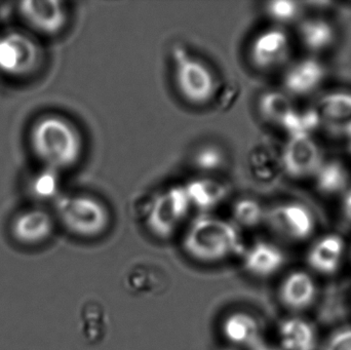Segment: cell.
<instances>
[{
	"label": "cell",
	"instance_id": "6da1fadb",
	"mask_svg": "<svg viewBox=\"0 0 351 350\" xmlns=\"http://www.w3.org/2000/svg\"><path fill=\"white\" fill-rule=\"evenodd\" d=\"M29 144L45 168L59 172L72 168L82 156V137L73 125L59 115L37 119L29 132Z\"/></svg>",
	"mask_w": 351,
	"mask_h": 350
},
{
	"label": "cell",
	"instance_id": "7a4b0ae2",
	"mask_svg": "<svg viewBox=\"0 0 351 350\" xmlns=\"http://www.w3.org/2000/svg\"><path fill=\"white\" fill-rule=\"evenodd\" d=\"M182 246L190 258L204 264L241 256L245 248L241 232L232 222L212 216L194 219L184 234Z\"/></svg>",
	"mask_w": 351,
	"mask_h": 350
},
{
	"label": "cell",
	"instance_id": "3957f363",
	"mask_svg": "<svg viewBox=\"0 0 351 350\" xmlns=\"http://www.w3.org/2000/svg\"><path fill=\"white\" fill-rule=\"evenodd\" d=\"M55 209L61 225L78 238L100 236L110 224L106 205L90 195H63L56 201Z\"/></svg>",
	"mask_w": 351,
	"mask_h": 350
},
{
	"label": "cell",
	"instance_id": "277c9868",
	"mask_svg": "<svg viewBox=\"0 0 351 350\" xmlns=\"http://www.w3.org/2000/svg\"><path fill=\"white\" fill-rule=\"evenodd\" d=\"M176 86L181 96L194 105L210 102L216 92L212 70L182 45L172 49Z\"/></svg>",
	"mask_w": 351,
	"mask_h": 350
},
{
	"label": "cell",
	"instance_id": "5b68a950",
	"mask_svg": "<svg viewBox=\"0 0 351 350\" xmlns=\"http://www.w3.org/2000/svg\"><path fill=\"white\" fill-rule=\"evenodd\" d=\"M191 205L185 187L175 185L158 195L148 207L145 222L149 232L160 240L174 236L189 214Z\"/></svg>",
	"mask_w": 351,
	"mask_h": 350
},
{
	"label": "cell",
	"instance_id": "8992f818",
	"mask_svg": "<svg viewBox=\"0 0 351 350\" xmlns=\"http://www.w3.org/2000/svg\"><path fill=\"white\" fill-rule=\"evenodd\" d=\"M41 49L28 35L8 32L0 36V71L12 76H26L38 69Z\"/></svg>",
	"mask_w": 351,
	"mask_h": 350
},
{
	"label": "cell",
	"instance_id": "52a82bcc",
	"mask_svg": "<svg viewBox=\"0 0 351 350\" xmlns=\"http://www.w3.org/2000/svg\"><path fill=\"white\" fill-rule=\"evenodd\" d=\"M23 20L37 32L57 35L67 24V10L58 0H25L18 6Z\"/></svg>",
	"mask_w": 351,
	"mask_h": 350
},
{
	"label": "cell",
	"instance_id": "ba28073f",
	"mask_svg": "<svg viewBox=\"0 0 351 350\" xmlns=\"http://www.w3.org/2000/svg\"><path fill=\"white\" fill-rule=\"evenodd\" d=\"M55 221L49 212L30 209L21 212L12 219L10 234L18 244L35 247L47 242L53 234Z\"/></svg>",
	"mask_w": 351,
	"mask_h": 350
},
{
	"label": "cell",
	"instance_id": "9c48e42d",
	"mask_svg": "<svg viewBox=\"0 0 351 350\" xmlns=\"http://www.w3.org/2000/svg\"><path fill=\"white\" fill-rule=\"evenodd\" d=\"M282 164L290 176H308L321 168V152L309 135L291 136L282 153Z\"/></svg>",
	"mask_w": 351,
	"mask_h": 350
},
{
	"label": "cell",
	"instance_id": "30bf717a",
	"mask_svg": "<svg viewBox=\"0 0 351 350\" xmlns=\"http://www.w3.org/2000/svg\"><path fill=\"white\" fill-rule=\"evenodd\" d=\"M266 218L276 232L290 240H306L315 228L311 212L306 208L295 203L274 208Z\"/></svg>",
	"mask_w": 351,
	"mask_h": 350
},
{
	"label": "cell",
	"instance_id": "8fae6325",
	"mask_svg": "<svg viewBox=\"0 0 351 350\" xmlns=\"http://www.w3.org/2000/svg\"><path fill=\"white\" fill-rule=\"evenodd\" d=\"M245 273L257 279H267L278 273L286 263L285 253L271 242H254L241 255Z\"/></svg>",
	"mask_w": 351,
	"mask_h": 350
},
{
	"label": "cell",
	"instance_id": "7c38bea8",
	"mask_svg": "<svg viewBox=\"0 0 351 350\" xmlns=\"http://www.w3.org/2000/svg\"><path fill=\"white\" fill-rule=\"evenodd\" d=\"M317 285L311 275L296 271L285 277L278 289L280 303L292 310L302 312L313 305L317 298Z\"/></svg>",
	"mask_w": 351,
	"mask_h": 350
},
{
	"label": "cell",
	"instance_id": "4fadbf2b",
	"mask_svg": "<svg viewBox=\"0 0 351 350\" xmlns=\"http://www.w3.org/2000/svg\"><path fill=\"white\" fill-rule=\"evenodd\" d=\"M221 333L231 347L239 349H251L263 340L257 318L245 312H234L225 316Z\"/></svg>",
	"mask_w": 351,
	"mask_h": 350
},
{
	"label": "cell",
	"instance_id": "5bb4252c",
	"mask_svg": "<svg viewBox=\"0 0 351 350\" xmlns=\"http://www.w3.org/2000/svg\"><path fill=\"white\" fill-rule=\"evenodd\" d=\"M346 244L342 238L329 234L319 238L307 254V263L313 271L331 275L340 268L343 260Z\"/></svg>",
	"mask_w": 351,
	"mask_h": 350
},
{
	"label": "cell",
	"instance_id": "9a60e30c",
	"mask_svg": "<svg viewBox=\"0 0 351 350\" xmlns=\"http://www.w3.org/2000/svg\"><path fill=\"white\" fill-rule=\"evenodd\" d=\"M288 51V38L282 31L271 29L256 37L252 43L251 60L261 69L274 67L280 63Z\"/></svg>",
	"mask_w": 351,
	"mask_h": 350
},
{
	"label": "cell",
	"instance_id": "2e32d148",
	"mask_svg": "<svg viewBox=\"0 0 351 350\" xmlns=\"http://www.w3.org/2000/svg\"><path fill=\"white\" fill-rule=\"evenodd\" d=\"M317 111L330 132L351 137V94L333 92L327 95L319 101Z\"/></svg>",
	"mask_w": 351,
	"mask_h": 350
},
{
	"label": "cell",
	"instance_id": "e0dca14e",
	"mask_svg": "<svg viewBox=\"0 0 351 350\" xmlns=\"http://www.w3.org/2000/svg\"><path fill=\"white\" fill-rule=\"evenodd\" d=\"M278 338L282 350H317L319 345L313 325L296 316L286 318L280 323Z\"/></svg>",
	"mask_w": 351,
	"mask_h": 350
},
{
	"label": "cell",
	"instance_id": "ac0fdd59",
	"mask_svg": "<svg viewBox=\"0 0 351 350\" xmlns=\"http://www.w3.org/2000/svg\"><path fill=\"white\" fill-rule=\"evenodd\" d=\"M184 187L191 208H196L200 211L208 212L218 207L226 199L229 193L226 184L212 178L195 179Z\"/></svg>",
	"mask_w": 351,
	"mask_h": 350
},
{
	"label": "cell",
	"instance_id": "d6986e66",
	"mask_svg": "<svg viewBox=\"0 0 351 350\" xmlns=\"http://www.w3.org/2000/svg\"><path fill=\"white\" fill-rule=\"evenodd\" d=\"M324 70L321 64L308 60L295 66L285 78V86L294 95H304L311 92L323 79Z\"/></svg>",
	"mask_w": 351,
	"mask_h": 350
},
{
	"label": "cell",
	"instance_id": "ffe728a7",
	"mask_svg": "<svg viewBox=\"0 0 351 350\" xmlns=\"http://www.w3.org/2000/svg\"><path fill=\"white\" fill-rule=\"evenodd\" d=\"M303 42L313 51L325 49L334 39V31L330 24L323 20H309L300 27Z\"/></svg>",
	"mask_w": 351,
	"mask_h": 350
},
{
	"label": "cell",
	"instance_id": "44dd1931",
	"mask_svg": "<svg viewBox=\"0 0 351 350\" xmlns=\"http://www.w3.org/2000/svg\"><path fill=\"white\" fill-rule=\"evenodd\" d=\"M259 108L267 121L282 125V121L294 111L288 97L278 92H266L260 99Z\"/></svg>",
	"mask_w": 351,
	"mask_h": 350
},
{
	"label": "cell",
	"instance_id": "7402d4cb",
	"mask_svg": "<svg viewBox=\"0 0 351 350\" xmlns=\"http://www.w3.org/2000/svg\"><path fill=\"white\" fill-rule=\"evenodd\" d=\"M348 183V173L341 164L328 162L317 171V187L325 193L341 191Z\"/></svg>",
	"mask_w": 351,
	"mask_h": 350
},
{
	"label": "cell",
	"instance_id": "603a6c76",
	"mask_svg": "<svg viewBox=\"0 0 351 350\" xmlns=\"http://www.w3.org/2000/svg\"><path fill=\"white\" fill-rule=\"evenodd\" d=\"M232 216L233 220L239 226L247 228L259 225L265 218V214L260 203L251 199L237 201L232 209Z\"/></svg>",
	"mask_w": 351,
	"mask_h": 350
},
{
	"label": "cell",
	"instance_id": "cb8c5ba5",
	"mask_svg": "<svg viewBox=\"0 0 351 350\" xmlns=\"http://www.w3.org/2000/svg\"><path fill=\"white\" fill-rule=\"evenodd\" d=\"M58 188V172L45 168L43 172L39 173L32 184L31 190L35 199H51L55 195Z\"/></svg>",
	"mask_w": 351,
	"mask_h": 350
},
{
	"label": "cell",
	"instance_id": "d4e9b609",
	"mask_svg": "<svg viewBox=\"0 0 351 350\" xmlns=\"http://www.w3.org/2000/svg\"><path fill=\"white\" fill-rule=\"evenodd\" d=\"M267 12L271 18L285 22L294 18L297 12V5L295 2L289 0H278L268 3Z\"/></svg>",
	"mask_w": 351,
	"mask_h": 350
},
{
	"label": "cell",
	"instance_id": "484cf974",
	"mask_svg": "<svg viewBox=\"0 0 351 350\" xmlns=\"http://www.w3.org/2000/svg\"><path fill=\"white\" fill-rule=\"evenodd\" d=\"M323 350H351V327L334 332L326 341Z\"/></svg>",
	"mask_w": 351,
	"mask_h": 350
},
{
	"label": "cell",
	"instance_id": "4316f807",
	"mask_svg": "<svg viewBox=\"0 0 351 350\" xmlns=\"http://www.w3.org/2000/svg\"><path fill=\"white\" fill-rule=\"evenodd\" d=\"M301 129L305 135H309L311 132L315 131L322 123L321 115L319 111L309 109L300 114Z\"/></svg>",
	"mask_w": 351,
	"mask_h": 350
},
{
	"label": "cell",
	"instance_id": "83f0119b",
	"mask_svg": "<svg viewBox=\"0 0 351 350\" xmlns=\"http://www.w3.org/2000/svg\"><path fill=\"white\" fill-rule=\"evenodd\" d=\"M220 154L214 149L204 150V151L198 155L199 166L206 168H216V166H220Z\"/></svg>",
	"mask_w": 351,
	"mask_h": 350
},
{
	"label": "cell",
	"instance_id": "f1b7e54d",
	"mask_svg": "<svg viewBox=\"0 0 351 350\" xmlns=\"http://www.w3.org/2000/svg\"><path fill=\"white\" fill-rule=\"evenodd\" d=\"M250 350H282L278 349V347H274V345H268L265 341L262 340L261 342L258 343L255 347H252Z\"/></svg>",
	"mask_w": 351,
	"mask_h": 350
},
{
	"label": "cell",
	"instance_id": "f546056e",
	"mask_svg": "<svg viewBox=\"0 0 351 350\" xmlns=\"http://www.w3.org/2000/svg\"><path fill=\"white\" fill-rule=\"evenodd\" d=\"M343 209L346 218L351 221V192L346 197V201H344Z\"/></svg>",
	"mask_w": 351,
	"mask_h": 350
}]
</instances>
